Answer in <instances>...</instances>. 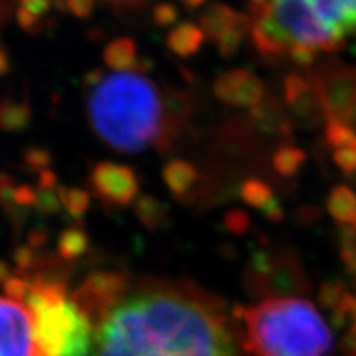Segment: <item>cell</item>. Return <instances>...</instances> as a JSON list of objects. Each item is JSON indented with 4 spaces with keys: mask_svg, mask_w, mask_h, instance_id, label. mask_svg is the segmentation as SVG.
<instances>
[{
    "mask_svg": "<svg viewBox=\"0 0 356 356\" xmlns=\"http://www.w3.org/2000/svg\"><path fill=\"white\" fill-rule=\"evenodd\" d=\"M89 181L96 197L113 207H129L136 202L137 193H139V180L136 173L124 163H96Z\"/></svg>",
    "mask_w": 356,
    "mask_h": 356,
    "instance_id": "obj_6",
    "label": "cell"
},
{
    "mask_svg": "<svg viewBox=\"0 0 356 356\" xmlns=\"http://www.w3.org/2000/svg\"><path fill=\"white\" fill-rule=\"evenodd\" d=\"M13 261H15V264L22 267V269H26V267L33 264L35 252L30 246H20L17 248L15 252H13Z\"/></svg>",
    "mask_w": 356,
    "mask_h": 356,
    "instance_id": "obj_31",
    "label": "cell"
},
{
    "mask_svg": "<svg viewBox=\"0 0 356 356\" xmlns=\"http://www.w3.org/2000/svg\"><path fill=\"white\" fill-rule=\"evenodd\" d=\"M328 208H330V213L338 221H356V195L348 186H338L332 191L330 200H328Z\"/></svg>",
    "mask_w": 356,
    "mask_h": 356,
    "instance_id": "obj_16",
    "label": "cell"
},
{
    "mask_svg": "<svg viewBox=\"0 0 356 356\" xmlns=\"http://www.w3.org/2000/svg\"><path fill=\"white\" fill-rule=\"evenodd\" d=\"M302 163H304V152H300L299 149H293V147L279 150L274 159V165L282 175H292V173H296Z\"/></svg>",
    "mask_w": 356,
    "mask_h": 356,
    "instance_id": "obj_19",
    "label": "cell"
},
{
    "mask_svg": "<svg viewBox=\"0 0 356 356\" xmlns=\"http://www.w3.org/2000/svg\"><path fill=\"white\" fill-rule=\"evenodd\" d=\"M267 2H269V0H252V3H254V6H259V7H264Z\"/></svg>",
    "mask_w": 356,
    "mask_h": 356,
    "instance_id": "obj_37",
    "label": "cell"
},
{
    "mask_svg": "<svg viewBox=\"0 0 356 356\" xmlns=\"http://www.w3.org/2000/svg\"><path fill=\"white\" fill-rule=\"evenodd\" d=\"M22 302L30 310L42 356H91L95 322L56 279L29 280Z\"/></svg>",
    "mask_w": 356,
    "mask_h": 356,
    "instance_id": "obj_4",
    "label": "cell"
},
{
    "mask_svg": "<svg viewBox=\"0 0 356 356\" xmlns=\"http://www.w3.org/2000/svg\"><path fill=\"white\" fill-rule=\"evenodd\" d=\"M13 188H15V181L7 173H0V207L6 210L15 208L13 204Z\"/></svg>",
    "mask_w": 356,
    "mask_h": 356,
    "instance_id": "obj_27",
    "label": "cell"
},
{
    "mask_svg": "<svg viewBox=\"0 0 356 356\" xmlns=\"http://www.w3.org/2000/svg\"><path fill=\"white\" fill-rule=\"evenodd\" d=\"M0 356H42L30 310L7 293L0 296Z\"/></svg>",
    "mask_w": 356,
    "mask_h": 356,
    "instance_id": "obj_5",
    "label": "cell"
},
{
    "mask_svg": "<svg viewBox=\"0 0 356 356\" xmlns=\"http://www.w3.org/2000/svg\"><path fill=\"white\" fill-rule=\"evenodd\" d=\"M163 181H165L167 188L175 197H185L188 191L193 188V185L198 180L197 168L191 165L190 162L180 159H173L165 163L162 170Z\"/></svg>",
    "mask_w": 356,
    "mask_h": 356,
    "instance_id": "obj_10",
    "label": "cell"
},
{
    "mask_svg": "<svg viewBox=\"0 0 356 356\" xmlns=\"http://www.w3.org/2000/svg\"><path fill=\"white\" fill-rule=\"evenodd\" d=\"M44 241H47V234H44L43 231H32V233H30L29 243L32 248H40L42 244H44Z\"/></svg>",
    "mask_w": 356,
    "mask_h": 356,
    "instance_id": "obj_34",
    "label": "cell"
},
{
    "mask_svg": "<svg viewBox=\"0 0 356 356\" xmlns=\"http://www.w3.org/2000/svg\"><path fill=\"white\" fill-rule=\"evenodd\" d=\"M15 19H17V24L22 26V30H25V32H29V33H35L40 26V17L26 12L25 8H22V7L17 10Z\"/></svg>",
    "mask_w": 356,
    "mask_h": 356,
    "instance_id": "obj_28",
    "label": "cell"
},
{
    "mask_svg": "<svg viewBox=\"0 0 356 356\" xmlns=\"http://www.w3.org/2000/svg\"><path fill=\"white\" fill-rule=\"evenodd\" d=\"M66 10L76 19H89L95 12L96 0H65Z\"/></svg>",
    "mask_w": 356,
    "mask_h": 356,
    "instance_id": "obj_26",
    "label": "cell"
},
{
    "mask_svg": "<svg viewBox=\"0 0 356 356\" xmlns=\"http://www.w3.org/2000/svg\"><path fill=\"white\" fill-rule=\"evenodd\" d=\"M37 210L42 213V215H56L58 211L61 210L60 198H58L56 190H37Z\"/></svg>",
    "mask_w": 356,
    "mask_h": 356,
    "instance_id": "obj_23",
    "label": "cell"
},
{
    "mask_svg": "<svg viewBox=\"0 0 356 356\" xmlns=\"http://www.w3.org/2000/svg\"><path fill=\"white\" fill-rule=\"evenodd\" d=\"M88 115L102 142L136 154L163 137V102L159 88L142 73L104 74L89 88Z\"/></svg>",
    "mask_w": 356,
    "mask_h": 356,
    "instance_id": "obj_2",
    "label": "cell"
},
{
    "mask_svg": "<svg viewBox=\"0 0 356 356\" xmlns=\"http://www.w3.org/2000/svg\"><path fill=\"white\" fill-rule=\"evenodd\" d=\"M37 197V188L30 185H15V188H13V204H15V208L35 207Z\"/></svg>",
    "mask_w": 356,
    "mask_h": 356,
    "instance_id": "obj_25",
    "label": "cell"
},
{
    "mask_svg": "<svg viewBox=\"0 0 356 356\" xmlns=\"http://www.w3.org/2000/svg\"><path fill=\"white\" fill-rule=\"evenodd\" d=\"M180 2L188 8H198V7H202L207 0H180Z\"/></svg>",
    "mask_w": 356,
    "mask_h": 356,
    "instance_id": "obj_36",
    "label": "cell"
},
{
    "mask_svg": "<svg viewBox=\"0 0 356 356\" xmlns=\"http://www.w3.org/2000/svg\"><path fill=\"white\" fill-rule=\"evenodd\" d=\"M335 162L346 172L356 170V149H338Z\"/></svg>",
    "mask_w": 356,
    "mask_h": 356,
    "instance_id": "obj_29",
    "label": "cell"
},
{
    "mask_svg": "<svg viewBox=\"0 0 356 356\" xmlns=\"http://www.w3.org/2000/svg\"><path fill=\"white\" fill-rule=\"evenodd\" d=\"M178 19V10L175 6L172 3H159L155 6L154 13H152V20L155 25L159 26H172L175 24Z\"/></svg>",
    "mask_w": 356,
    "mask_h": 356,
    "instance_id": "obj_24",
    "label": "cell"
},
{
    "mask_svg": "<svg viewBox=\"0 0 356 356\" xmlns=\"http://www.w3.org/2000/svg\"><path fill=\"white\" fill-rule=\"evenodd\" d=\"M243 19L239 17L238 24H236L233 29L229 30V32H226L222 37L218 40V50H220L221 55H231V53H234L238 50L239 43H241L243 40V32H244V25L241 24Z\"/></svg>",
    "mask_w": 356,
    "mask_h": 356,
    "instance_id": "obj_21",
    "label": "cell"
},
{
    "mask_svg": "<svg viewBox=\"0 0 356 356\" xmlns=\"http://www.w3.org/2000/svg\"><path fill=\"white\" fill-rule=\"evenodd\" d=\"M24 162L26 163V167L40 173L43 170H48V167L51 163V155L48 150L40 149V147H30L29 150H25Z\"/></svg>",
    "mask_w": 356,
    "mask_h": 356,
    "instance_id": "obj_22",
    "label": "cell"
},
{
    "mask_svg": "<svg viewBox=\"0 0 356 356\" xmlns=\"http://www.w3.org/2000/svg\"><path fill=\"white\" fill-rule=\"evenodd\" d=\"M32 122V111L24 101L3 99L0 102V129L6 132H22Z\"/></svg>",
    "mask_w": 356,
    "mask_h": 356,
    "instance_id": "obj_13",
    "label": "cell"
},
{
    "mask_svg": "<svg viewBox=\"0 0 356 356\" xmlns=\"http://www.w3.org/2000/svg\"><path fill=\"white\" fill-rule=\"evenodd\" d=\"M204 40L203 30L195 24H180L167 35V47L177 56L188 58L200 51Z\"/></svg>",
    "mask_w": 356,
    "mask_h": 356,
    "instance_id": "obj_11",
    "label": "cell"
},
{
    "mask_svg": "<svg viewBox=\"0 0 356 356\" xmlns=\"http://www.w3.org/2000/svg\"><path fill=\"white\" fill-rule=\"evenodd\" d=\"M102 60H104L106 66H109L115 73L136 71V73L144 74L145 71V60H140L139 55H137L136 42L127 37L114 38L113 42L106 44Z\"/></svg>",
    "mask_w": 356,
    "mask_h": 356,
    "instance_id": "obj_9",
    "label": "cell"
},
{
    "mask_svg": "<svg viewBox=\"0 0 356 356\" xmlns=\"http://www.w3.org/2000/svg\"><path fill=\"white\" fill-rule=\"evenodd\" d=\"M215 95L228 104L251 106L259 101L262 84L248 71H229L216 79Z\"/></svg>",
    "mask_w": 356,
    "mask_h": 356,
    "instance_id": "obj_8",
    "label": "cell"
},
{
    "mask_svg": "<svg viewBox=\"0 0 356 356\" xmlns=\"http://www.w3.org/2000/svg\"><path fill=\"white\" fill-rule=\"evenodd\" d=\"M134 211L136 216L145 228L157 229L160 225H163L167 218V210L157 198L152 195H142L134 202Z\"/></svg>",
    "mask_w": 356,
    "mask_h": 356,
    "instance_id": "obj_15",
    "label": "cell"
},
{
    "mask_svg": "<svg viewBox=\"0 0 356 356\" xmlns=\"http://www.w3.org/2000/svg\"><path fill=\"white\" fill-rule=\"evenodd\" d=\"M239 340L251 356H328L333 332L310 300L267 297L239 310Z\"/></svg>",
    "mask_w": 356,
    "mask_h": 356,
    "instance_id": "obj_3",
    "label": "cell"
},
{
    "mask_svg": "<svg viewBox=\"0 0 356 356\" xmlns=\"http://www.w3.org/2000/svg\"><path fill=\"white\" fill-rule=\"evenodd\" d=\"M299 2L333 44L356 30V0H299Z\"/></svg>",
    "mask_w": 356,
    "mask_h": 356,
    "instance_id": "obj_7",
    "label": "cell"
},
{
    "mask_svg": "<svg viewBox=\"0 0 356 356\" xmlns=\"http://www.w3.org/2000/svg\"><path fill=\"white\" fill-rule=\"evenodd\" d=\"M8 277H10V267H8L7 262L0 261V284L6 282Z\"/></svg>",
    "mask_w": 356,
    "mask_h": 356,
    "instance_id": "obj_35",
    "label": "cell"
},
{
    "mask_svg": "<svg viewBox=\"0 0 356 356\" xmlns=\"http://www.w3.org/2000/svg\"><path fill=\"white\" fill-rule=\"evenodd\" d=\"M8 71H10V58H8V53L0 47V76H6Z\"/></svg>",
    "mask_w": 356,
    "mask_h": 356,
    "instance_id": "obj_33",
    "label": "cell"
},
{
    "mask_svg": "<svg viewBox=\"0 0 356 356\" xmlns=\"http://www.w3.org/2000/svg\"><path fill=\"white\" fill-rule=\"evenodd\" d=\"M241 195H243L244 202L252 204V207L264 208V210H266L267 204L274 200L269 186H267L266 184H262V181H259V180L246 181L241 188Z\"/></svg>",
    "mask_w": 356,
    "mask_h": 356,
    "instance_id": "obj_18",
    "label": "cell"
},
{
    "mask_svg": "<svg viewBox=\"0 0 356 356\" xmlns=\"http://www.w3.org/2000/svg\"><path fill=\"white\" fill-rule=\"evenodd\" d=\"M239 15L236 12L231 10L228 6H222V3H213L211 7L207 8V12L202 17V26L203 33L208 38L218 42L222 35L229 32L233 26L238 24Z\"/></svg>",
    "mask_w": 356,
    "mask_h": 356,
    "instance_id": "obj_12",
    "label": "cell"
},
{
    "mask_svg": "<svg viewBox=\"0 0 356 356\" xmlns=\"http://www.w3.org/2000/svg\"><path fill=\"white\" fill-rule=\"evenodd\" d=\"M91 356H239L238 333L211 297L154 284L126 291L95 320Z\"/></svg>",
    "mask_w": 356,
    "mask_h": 356,
    "instance_id": "obj_1",
    "label": "cell"
},
{
    "mask_svg": "<svg viewBox=\"0 0 356 356\" xmlns=\"http://www.w3.org/2000/svg\"><path fill=\"white\" fill-rule=\"evenodd\" d=\"M58 198H60L61 208L73 218L79 221L89 211L91 207V195L86 190L76 188V186L60 185L56 190Z\"/></svg>",
    "mask_w": 356,
    "mask_h": 356,
    "instance_id": "obj_14",
    "label": "cell"
},
{
    "mask_svg": "<svg viewBox=\"0 0 356 356\" xmlns=\"http://www.w3.org/2000/svg\"><path fill=\"white\" fill-rule=\"evenodd\" d=\"M58 178L51 170H43L38 175V190H58Z\"/></svg>",
    "mask_w": 356,
    "mask_h": 356,
    "instance_id": "obj_32",
    "label": "cell"
},
{
    "mask_svg": "<svg viewBox=\"0 0 356 356\" xmlns=\"http://www.w3.org/2000/svg\"><path fill=\"white\" fill-rule=\"evenodd\" d=\"M328 140L337 149H356V136L343 124L333 122L328 127Z\"/></svg>",
    "mask_w": 356,
    "mask_h": 356,
    "instance_id": "obj_20",
    "label": "cell"
},
{
    "mask_svg": "<svg viewBox=\"0 0 356 356\" xmlns=\"http://www.w3.org/2000/svg\"><path fill=\"white\" fill-rule=\"evenodd\" d=\"M19 2L22 8L37 17L44 15L51 7V0H19Z\"/></svg>",
    "mask_w": 356,
    "mask_h": 356,
    "instance_id": "obj_30",
    "label": "cell"
},
{
    "mask_svg": "<svg viewBox=\"0 0 356 356\" xmlns=\"http://www.w3.org/2000/svg\"><path fill=\"white\" fill-rule=\"evenodd\" d=\"M89 248V238L81 228H66L58 236V251L65 259H76Z\"/></svg>",
    "mask_w": 356,
    "mask_h": 356,
    "instance_id": "obj_17",
    "label": "cell"
}]
</instances>
